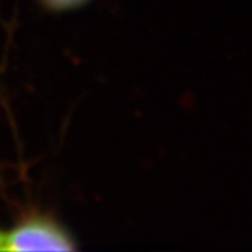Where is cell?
Instances as JSON below:
<instances>
[{
  "label": "cell",
  "mask_w": 252,
  "mask_h": 252,
  "mask_svg": "<svg viewBox=\"0 0 252 252\" xmlns=\"http://www.w3.org/2000/svg\"><path fill=\"white\" fill-rule=\"evenodd\" d=\"M41 2L47 9L65 11V9H73V8L81 6L87 0H41Z\"/></svg>",
  "instance_id": "obj_2"
},
{
  "label": "cell",
  "mask_w": 252,
  "mask_h": 252,
  "mask_svg": "<svg viewBox=\"0 0 252 252\" xmlns=\"http://www.w3.org/2000/svg\"><path fill=\"white\" fill-rule=\"evenodd\" d=\"M75 239L55 216L43 211L22 214L11 229L0 231V251H75Z\"/></svg>",
  "instance_id": "obj_1"
}]
</instances>
